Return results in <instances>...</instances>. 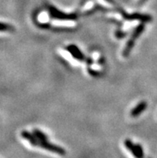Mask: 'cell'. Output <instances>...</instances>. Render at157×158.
Instances as JSON below:
<instances>
[{
  "instance_id": "cell-1",
  "label": "cell",
  "mask_w": 157,
  "mask_h": 158,
  "mask_svg": "<svg viewBox=\"0 0 157 158\" xmlns=\"http://www.w3.org/2000/svg\"><path fill=\"white\" fill-rule=\"evenodd\" d=\"M48 10L49 12V16L54 19L63 20V21H75L79 17V15L76 12L65 13V12L58 10L57 8H56L54 6H52V5H48Z\"/></svg>"
},
{
  "instance_id": "cell-2",
  "label": "cell",
  "mask_w": 157,
  "mask_h": 158,
  "mask_svg": "<svg viewBox=\"0 0 157 158\" xmlns=\"http://www.w3.org/2000/svg\"><path fill=\"white\" fill-rule=\"evenodd\" d=\"M117 11L121 15L123 19L127 20V21H133V20H139L141 23H151L152 21V16L148 14H141V13H131V14H127V12L122 9L120 6L116 7Z\"/></svg>"
},
{
  "instance_id": "cell-3",
  "label": "cell",
  "mask_w": 157,
  "mask_h": 158,
  "mask_svg": "<svg viewBox=\"0 0 157 158\" xmlns=\"http://www.w3.org/2000/svg\"><path fill=\"white\" fill-rule=\"evenodd\" d=\"M39 146L41 147V148H43V149H45V150L54 152V153L59 154L60 155V156H64V155H66V153H67L66 150L63 148V147H60L59 146V145H56V144H52V143L49 142L48 140L39 141Z\"/></svg>"
},
{
  "instance_id": "cell-4",
  "label": "cell",
  "mask_w": 157,
  "mask_h": 158,
  "mask_svg": "<svg viewBox=\"0 0 157 158\" xmlns=\"http://www.w3.org/2000/svg\"><path fill=\"white\" fill-rule=\"evenodd\" d=\"M66 50L72 55V57L75 60H78V61L83 62V61H85L86 59H87L84 53L81 52V50L75 44H70V45L67 46L66 47Z\"/></svg>"
},
{
  "instance_id": "cell-5",
  "label": "cell",
  "mask_w": 157,
  "mask_h": 158,
  "mask_svg": "<svg viewBox=\"0 0 157 158\" xmlns=\"http://www.w3.org/2000/svg\"><path fill=\"white\" fill-rule=\"evenodd\" d=\"M21 136L23 138L25 139V140H28L29 143L31 144L32 146H39V140L37 139L35 134L33 132H30L28 131L24 130L21 132Z\"/></svg>"
},
{
  "instance_id": "cell-6",
  "label": "cell",
  "mask_w": 157,
  "mask_h": 158,
  "mask_svg": "<svg viewBox=\"0 0 157 158\" xmlns=\"http://www.w3.org/2000/svg\"><path fill=\"white\" fill-rule=\"evenodd\" d=\"M147 107V104L146 101H140L135 108H132V110L131 111V116L132 117H137L145 111Z\"/></svg>"
},
{
  "instance_id": "cell-7",
  "label": "cell",
  "mask_w": 157,
  "mask_h": 158,
  "mask_svg": "<svg viewBox=\"0 0 157 158\" xmlns=\"http://www.w3.org/2000/svg\"><path fill=\"white\" fill-rule=\"evenodd\" d=\"M124 145H125L126 148H127V150L129 151L135 158H140L139 156V153H138L137 148H136L135 144H134L130 139L125 140V141H124Z\"/></svg>"
},
{
  "instance_id": "cell-8",
  "label": "cell",
  "mask_w": 157,
  "mask_h": 158,
  "mask_svg": "<svg viewBox=\"0 0 157 158\" xmlns=\"http://www.w3.org/2000/svg\"><path fill=\"white\" fill-rule=\"evenodd\" d=\"M135 40H134L133 38H130L128 40V41L126 44V46L124 48L123 51V56L124 57H127V56H129L130 53H131V51L132 50V48H134L135 46Z\"/></svg>"
},
{
  "instance_id": "cell-9",
  "label": "cell",
  "mask_w": 157,
  "mask_h": 158,
  "mask_svg": "<svg viewBox=\"0 0 157 158\" xmlns=\"http://www.w3.org/2000/svg\"><path fill=\"white\" fill-rule=\"evenodd\" d=\"M145 29V25H144V23H139L136 27L135 28V30H134L133 33L131 35V38H133L134 40H136V39L139 37L140 35L143 33V31Z\"/></svg>"
},
{
  "instance_id": "cell-10",
  "label": "cell",
  "mask_w": 157,
  "mask_h": 158,
  "mask_svg": "<svg viewBox=\"0 0 157 158\" xmlns=\"http://www.w3.org/2000/svg\"><path fill=\"white\" fill-rule=\"evenodd\" d=\"M33 133L35 134V136L37 137L39 141H43V140H48V135L45 134L43 132H42L39 129H37V128H35L34 130H33Z\"/></svg>"
},
{
  "instance_id": "cell-11",
  "label": "cell",
  "mask_w": 157,
  "mask_h": 158,
  "mask_svg": "<svg viewBox=\"0 0 157 158\" xmlns=\"http://www.w3.org/2000/svg\"><path fill=\"white\" fill-rule=\"evenodd\" d=\"M0 27H1V31H13L14 30V27L6 23H2Z\"/></svg>"
},
{
  "instance_id": "cell-12",
  "label": "cell",
  "mask_w": 157,
  "mask_h": 158,
  "mask_svg": "<svg viewBox=\"0 0 157 158\" xmlns=\"http://www.w3.org/2000/svg\"><path fill=\"white\" fill-rule=\"evenodd\" d=\"M88 73H89L91 76H94V77H96V76H100V72H99L98 71H96V70H93V69H92V68H88Z\"/></svg>"
},
{
  "instance_id": "cell-13",
  "label": "cell",
  "mask_w": 157,
  "mask_h": 158,
  "mask_svg": "<svg viewBox=\"0 0 157 158\" xmlns=\"http://www.w3.org/2000/svg\"><path fill=\"white\" fill-rule=\"evenodd\" d=\"M115 35L116 36L118 39H121L123 38V37H125V36L127 35V33L122 31H116L115 33Z\"/></svg>"
},
{
  "instance_id": "cell-14",
  "label": "cell",
  "mask_w": 157,
  "mask_h": 158,
  "mask_svg": "<svg viewBox=\"0 0 157 158\" xmlns=\"http://www.w3.org/2000/svg\"><path fill=\"white\" fill-rule=\"evenodd\" d=\"M86 63H87V64H88V66H92V64H93V59L92 58V57H88V58L86 59Z\"/></svg>"
},
{
  "instance_id": "cell-15",
  "label": "cell",
  "mask_w": 157,
  "mask_h": 158,
  "mask_svg": "<svg viewBox=\"0 0 157 158\" xmlns=\"http://www.w3.org/2000/svg\"><path fill=\"white\" fill-rule=\"evenodd\" d=\"M147 0H139V2H138V5H143V3L145 2H147Z\"/></svg>"
}]
</instances>
